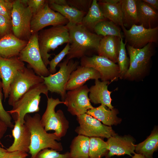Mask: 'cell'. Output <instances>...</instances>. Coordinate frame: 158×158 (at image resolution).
I'll return each mask as SVG.
<instances>
[{
  "instance_id": "5bb4252c",
  "label": "cell",
  "mask_w": 158,
  "mask_h": 158,
  "mask_svg": "<svg viewBox=\"0 0 158 158\" xmlns=\"http://www.w3.org/2000/svg\"><path fill=\"white\" fill-rule=\"evenodd\" d=\"M89 89L87 85L68 91L64 101L67 111L72 115L78 116L86 113L93 107L90 101L88 93Z\"/></svg>"
},
{
  "instance_id": "9a60e30c",
  "label": "cell",
  "mask_w": 158,
  "mask_h": 158,
  "mask_svg": "<svg viewBox=\"0 0 158 158\" xmlns=\"http://www.w3.org/2000/svg\"><path fill=\"white\" fill-rule=\"evenodd\" d=\"M68 23L65 17L51 9L46 0L44 7L33 16L30 23L31 32L32 35L47 26L64 25Z\"/></svg>"
},
{
  "instance_id": "4316f807",
  "label": "cell",
  "mask_w": 158,
  "mask_h": 158,
  "mask_svg": "<svg viewBox=\"0 0 158 158\" xmlns=\"http://www.w3.org/2000/svg\"><path fill=\"white\" fill-rule=\"evenodd\" d=\"M158 149V128L155 126L145 140L135 145V152L147 158H153L154 153Z\"/></svg>"
},
{
  "instance_id": "8992f818",
  "label": "cell",
  "mask_w": 158,
  "mask_h": 158,
  "mask_svg": "<svg viewBox=\"0 0 158 158\" xmlns=\"http://www.w3.org/2000/svg\"><path fill=\"white\" fill-rule=\"evenodd\" d=\"M47 98V106L41 118V123L46 131L53 130L54 133L61 138L66 134L69 128V122L61 110L56 112L55 109L60 104H64L65 102L60 101L58 98L55 99L51 97Z\"/></svg>"
},
{
  "instance_id": "d590c367",
  "label": "cell",
  "mask_w": 158,
  "mask_h": 158,
  "mask_svg": "<svg viewBox=\"0 0 158 158\" xmlns=\"http://www.w3.org/2000/svg\"><path fill=\"white\" fill-rule=\"evenodd\" d=\"M68 5L86 13L88 12L92 0H67Z\"/></svg>"
},
{
  "instance_id": "44dd1931",
  "label": "cell",
  "mask_w": 158,
  "mask_h": 158,
  "mask_svg": "<svg viewBox=\"0 0 158 158\" xmlns=\"http://www.w3.org/2000/svg\"><path fill=\"white\" fill-rule=\"evenodd\" d=\"M28 41L19 39L13 33L0 38V56L5 58L18 56Z\"/></svg>"
},
{
  "instance_id": "484cf974",
  "label": "cell",
  "mask_w": 158,
  "mask_h": 158,
  "mask_svg": "<svg viewBox=\"0 0 158 158\" xmlns=\"http://www.w3.org/2000/svg\"><path fill=\"white\" fill-rule=\"evenodd\" d=\"M48 4L51 9L59 12L68 20V23L66 25L67 28L81 24L83 18L87 13L68 5H60L54 3Z\"/></svg>"
},
{
  "instance_id": "7bdbcfd3",
  "label": "cell",
  "mask_w": 158,
  "mask_h": 158,
  "mask_svg": "<svg viewBox=\"0 0 158 158\" xmlns=\"http://www.w3.org/2000/svg\"><path fill=\"white\" fill-rule=\"evenodd\" d=\"M145 2L147 4L153 8L158 10V0H142Z\"/></svg>"
},
{
  "instance_id": "ffe728a7",
  "label": "cell",
  "mask_w": 158,
  "mask_h": 158,
  "mask_svg": "<svg viewBox=\"0 0 158 158\" xmlns=\"http://www.w3.org/2000/svg\"><path fill=\"white\" fill-rule=\"evenodd\" d=\"M95 83L89 88V98L90 102L95 104L104 105L110 109H113L114 107L111 104L112 92L108 89L109 81H101L97 79L95 80Z\"/></svg>"
},
{
  "instance_id": "d6986e66",
  "label": "cell",
  "mask_w": 158,
  "mask_h": 158,
  "mask_svg": "<svg viewBox=\"0 0 158 158\" xmlns=\"http://www.w3.org/2000/svg\"><path fill=\"white\" fill-rule=\"evenodd\" d=\"M99 79H100V75L96 70L92 68L78 65L71 73L66 89L68 91L72 90L83 86L89 80Z\"/></svg>"
},
{
  "instance_id": "f35d334b",
  "label": "cell",
  "mask_w": 158,
  "mask_h": 158,
  "mask_svg": "<svg viewBox=\"0 0 158 158\" xmlns=\"http://www.w3.org/2000/svg\"><path fill=\"white\" fill-rule=\"evenodd\" d=\"M26 2L34 15L44 7L46 3V0H26Z\"/></svg>"
},
{
  "instance_id": "ab89813d",
  "label": "cell",
  "mask_w": 158,
  "mask_h": 158,
  "mask_svg": "<svg viewBox=\"0 0 158 158\" xmlns=\"http://www.w3.org/2000/svg\"><path fill=\"white\" fill-rule=\"evenodd\" d=\"M0 87V116L6 123L8 127L12 128L14 125L11 122L12 118L10 114L6 111L2 104V95Z\"/></svg>"
},
{
  "instance_id": "74e56055",
  "label": "cell",
  "mask_w": 158,
  "mask_h": 158,
  "mask_svg": "<svg viewBox=\"0 0 158 158\" xmlns=\"http://www.w3.org/2000/svg\"><path fill=\"white\" fill-rule=\"evenodd\" d=\"M13 0H0V15L11 20Z\"/></svg>"
},
{
  "instance_id": "d6a6232c",
  "label": "cell",
  "mask_w": 158,
  "mask_h": 158,
  "mask_svg": "<svg viewBox=\"0 0 158 158\" xmlns=\"http://www.w3.org/2000/svg\"><path fill=\"white\" fill-rule=\"evenodd\" d=\"M126 43L123 42V38H121L117 62L120 71L119 78L120 79H123L130 64L129 59L127 56L126 48Z\"/></svg>"
},
{
  "instance_id": "f546056e",
  "label": "cell",
  "mask_w": 158,
  "mask_h": 158,
  "mask_svg": "<svg viewBox=\"0 0 158 158\" xmlns=\"http://www.w3.org/2000/svg\"><path fill=\"white\" fill-rule=\"evenodd\" d=\"M106 19L99 7L97 1L93 0L88 12L83 18L81 24L92 32L94 31V28L99 23Z\"/></svg>"
},
{
  "instance_id": "ee69618b",
  "label": "cell",
  "mask_w": 158,
  "mask_h": 158,
  "mask_svg": "<svg viewBox=\"0 0 158 158\" xmlns=\"http://www.w3.org/2000/svg\"><path fill=\"white\" fill-rule=\"evenodd\" d=\"M48 3H54L60 5H68L67 1L66 0H47Z\"/></svg>"
},
{
  "instance_id": "f6af8a7d",
  "label": "cell",
  "mask_w": 158,
  "mask_h": 158,
  "mask_svg": "<svg viewBox=\"0 0 158 158\" xmlns=\"http://www.w3.org/2000/svg\"><path fill=\"white\" fill-rule=\"evenodd\" d=\"M8 152L7 150L0 147V158H5Z\"/></svg>"
},
{
  "instance_id": "7a4b0ae2",
  "label": "cell",
  "mask_w": 158,
  "mask_h": 158,
  "mask_svg": "<svg viewBox=\"0 0 158 158\" xmlns=\"http://www.w3.org/2000/svg\"><path fill=\"white\" fill-rule=\"evenodd\" d=\"M68 28L70 42L67 60L81 58L90 51H97L102 36L92 32L82 24Z\"/></svg>"
},
{
  "instance_id": "1f68e13d",
  "label": "cell",
  "mask_w": 158,
  "mask_h": 158,
  "mask_svg": "<svg viewBox=\"0 0 158 158\" xmlns=\"http://www.w3.org/2000/svg\"><path fill=\"white\" fill-rule=\"evenodd\" d=\"M89 138V158H102L105 156L108 151L106 142L100 137Z\"/></svg>"
},
{
  "instance_id": "cb8c5ba5",
  "label": "cell",
  "mask_w": 158,
  "mask_h": 158,
  "mask_svg": "<svg viewBox=\"0 0 158 158\" xmlns=\"http://www.w3.org/2000/svg\"><path fill=\"white\" fill-rule=\"evenodd\" d=\"M121 0H101L97 1V3L104 17L121 27L123 26Z\"/></svg>"
},
{
  "instance_id": "f1b7e54d",
  "label": "cell",
  "mask_w": 158,
  "mask_h": 158,
  "mask_svg": "<svg viewBox=\"0 0 158 158\" xmlns=\"http://www.w3.org/2000/svg\"><path fill=\"white\" fill-rule=\"evenodd\" d=\"M90 138L78 135L72 140L69 152L70 158H89Z\"/></svg>"
},
{
  "instance_id": "52a82bcc",
  "label": "cell",
  "mask_w": 158,
  "mask_h": 158,
  "mask_svg": "<svg viewBox=\"0 0 158 158\" xmlns=\"http://www.w3.org/2000/svg\"><path fill=\"white\" fill-rule=\"evenodd\" d=\"M33 15L26 0H13L11 20L12 33L22 40L28 41L32 34L30 23Z\"/></svg>"
},
{
  "instance_id": "8fae6325",
  "label": "cell",
  "mask_w": 158,
  "mask_h": 158,
  "mask_svg": "<svg viewBox=\"0 0 158 158\" xmlns=\"http://www.w3.org/2000/svg\"><path fill=\"white\" fill-rule=\"evenodd\" d=\"M76 120L79 125L75 131L78 135L108 138L116 134L111 126L102 124L87 113L77 116Z\"/></svg>"
},
{
  "instance_id": "e0dca14e",
  "label": "cell",
  "mask_w": 158,
  "mask_h": 158,
  "mask_svg": "<svg viewBox=\"0 0 158 158\" xmlns=\"http://www.w3.org/2000/svg\"><path fill=\"white\" fill-rule=\"evenodd\" d=\"M107 139L106 142L108 151L105 156L106 158L125 154L132 157V154L135 152V140L131 135L122 136L116 133Z\"/></svg>"
},
{
  "instance_id": "30bf717a",
  "label": "cell",
  "mask_w": 158,
  "mask_h": 158,
  "mask_svg": "<svg viewBox=\"0 0 158 158\" xmlns=\"http://www.w3.org/2000/svg\"><path fill=\"white\" fill-rule=\"evenodd\" d=\"M38 33L32 35L26 45L18 57L20 61L28 63L37 75L46 77L50 74L42 58L38 43Z\"/></svg>"
},
{
  "instance_id": "8d00e7d4",
  "label": "cell",
  "mask_w": 158,
  "mask_h": 158,
  "mask_svg": "<svg viewBox=\"0 0 158 158\" xmlns=\"http://www.w3.org/2000/svg\"><path fill=\"white\" fill-rule=\"evenodd\" d=\"M11 33H12L11 20L0 15V36L1 37Z\"/></svg>"
},
{
  "instance_id": "2e32d148",
  "label": "cell",
  "mask_w": 158,
  "mask_h": 158,
  "mask_svg": "<svg viewBox=\"0 0 158 158\" xmlns=\"http://www.w3.org/2000/svg\"><path fill=\"white\" fill-rule=\"evenodd\" d=\"M25 67L18 56L5 58L0 56V78L4 100L8 97L10 86L16 76Z\"/></svg>"
},
{
  "instance_id": "d4e9b609",
  "label": "cell",
  "mask_w": 158,
  "mask_h": 158,
  "mask_svg": "<svg viewBox=\"0 0 158 158\" xmlns=\"http://www.w3.org/2000/svg\"><path fill=\"white\" fill-rule=\"evenodd\" d=\"M86 113L108 126L117 125L120 123L122 121L121 118L117 116L119 113L117 109L114 108L112 109H107L103 104L88 110Z\"/></svg>"
},
{
  "instance_id": "ac0fdd59",
  "label": "cell",
  "mask_w": 158,
  "mask_h": 158,
  "mask_svg": "<svg viewBox=\"0 0 158 158\" xmlns=\"http://www.w3.org/2000/svg\"><path fill=\"white\" fill-rule=\"evenodd\" d=\"M12 134L14 138V142L6 149L8 151L29 152L31 133L25 123L21 124L18 119L15 120Z\"/></svg>"
},
{
  "instance_id": "60d3db41",
  "label": "cell",
  "mask_w": 158,
  "mask_h": 158,
  "mask_svg": "<svg viewBox=\"0 0 158 158\" xmlns=\"http://www.w3.org/2000/svg\"><path fill=\"white\" fill-rule=\"evenodd\" d=\"M28 156L27 152L20 151L9 152L5 158H25Z\"/></svg>"
},
{
  "instance_id": "7c38bea8",
  "label": "cell",
  "mask_w": 158,
  "mask_h": 158,
  "mask_svg": "<svg viewBox=\"0 0 158 158\" xmlns=\"http://www.w3.org/2000/svg\"><path fill=\"white\" fill-rule=\"evenodd\" d=\"M125 42L135 48H142L148 43L157 44L158 41V27L146 28L142 25H134L129 29L121 27Z\"/></svg>"
},
{
  "instance_id": "e575fe53",
  "label": "cell",
  "mask_w": 158,
  "mask_h": 158,
  "mask_svg": "<svg viewBox=\"0 0 158 158\" xmlns=\"http://www.w3.org/2000/svg\"><path fill=\"white\" fill-rule=\"evenodd\" d=\"M34 158H70L69 152L60 153L58 151L52 149L46 148L39 152Z\"/></svg>"
},
{
  "instance_id": "bcb514c9",
  "label": "cell",
  "mask_w": 158,
  "mask_h": 158,
  "mask_svg": "<svg viewBox=\"0 0 158 158\" xmlns=\"http://www.w3.org/2000/svg\"><path fill=\"white\" fill-rule=\"evenodd\" d=\"M134 155L132 156L131 158H147L143 155L139 154H137L135 152L134 154Z\"/></svg>"
},
{
  "instance_id": "277c9868",
  "label": "cell",
  "mask_w": 158,
  "mask_h": 158,
  "mask_svg": "<svg viewBox=\"0 0 158 158\" xmlns=\"http://www.w3.org/2000/svg\"><path fill=\"white\" fill-rule=\"evenodd\" d=\"M48 90L44 82L31 87L14 104L13 108L7 111L15 121L18 119L22 124L25 123V116L29 113L39 111L41 94L48 97Z\"/></svg>"
},
{
  "instance_id": "ba28073f",
  "label": "cell",
  "mask_w": 158,
  "mask_h": 158,
  "mask_svg": "<svg viewBox=\"0 0 158 158\" xmlns=\"http://www.w3.org/2000/svg\"><path fill=\"white\" fill-rule=\"evenodd\" d=\"M79 62L73 59L68 60L66 59L60 63L57 66L59 71L53 74H50L46 77L41 76L49 91L56 93L61 96L64 101L66 94V86L71 73L76 69Z\"/></svg>"
},
{
  "instance_id": "4dcf8cb0",
  "label": "cell",
  "mask_w": 158,
  "mask_h": 158,
  "mask_svg": "<svg viewBox=\"0 0 158 158\" xmlns=\"http://www.w3.org/2000/svg\"><path fill=\"white\" fill-rule=\"evenodd\" d=\"M94 31L96 34L103 37L114 36L123 38L124 36L118 26L111 21L106 20L99 23L94 28Z\"/></svg>"
},
{
  "instance_id": "83f0119b",
  "label": "cell",
  "mask_w": 158,
  "mask_h": 158,
  "mask_svg": "<svg viewBox=\"0 0 158 158\" xmlns=\"http://www.w3.org/2000/svg\"><path fill=\"white\" fill-rule=\"evenodd\" d=\"M121 9L123 26L127 29L138 25L136 0H121Z\"/></svg>"
},
{
  "instance_id": "c3c4849f",
  "label": "cell",
  "mask_w": 158,
  "mask_h": 158,
  "mask_svg": "<svg viewBox=\"0 0 158 158\" xmlns=\"http://www.w3.org/2000/svg\"><path fill=\"white\" fill-rule=\"evenodd\" d=\"M1 38V37H0V38Z\"/></svg>"
},
{
  "instance_id": "5b68a950",
  "label": "cell",
  "mask_w": 158,
  "mask_h": 158,
  "mask_svg": "<svg viewBox=\"0 0 158 158\" xmlns=\"http://www.w3.org/2000/svg\"><path fill=\"white\" fill-rule=\"evenodd\" d=\"M38 41L42 60L47 67L51 55L48 53L59 46L70 43L68 29L66 25H58L42 29L38 32Z\"/></svg>"
},
{
  "instance_id": "6da1fadb",
  "label": "cell",
  "mask_w": 158,
  "mask_h": 158,
  "mask_svg": "<svg viewBox=\"0 0 158 158\" xmlns=\"http://www.w3.org/2000/svg\"><path fill=\"white\" fill-rule=\"evenodd\" d=\"M40 115L37 113L31 116L29 114L25 116V124L31 133V141L29 153L31 158H34L41 150L50 148L57 151L63 150L61 140L54 133H49L45 130L41 122Z\"/></svg>"
},
{
  "instance_id": "3957f363",
  "label": "cell",
  "mask_w": 158,
  "mask_h": 158,
  "mask_svg": "<svg viewBox=\"0 0 158 158\" xmlns=\"http://www.w3.org/2000/svg\"><path fill=\"white\" fill-rule=\"evenodd\" d=\"M126 47L130 64L123 79L131 81L142 80L150 71L151 58L155 52L154 44L149 43L141 49L135 48L128 44Z\"/></svg>"
},
{
  "instance_id": "b9f144b4",
  "label": "cell",
  "mask_w": 158,
  "mask_h": 158,
  "mask_svg": "<svg viewBox=\"0 0 158 158\" xmlns=\"http://www.w3.org/2000/svg\"><path fill=\"white\" fill-rule=\"evenodd\" d=\"M8 126L6 123L2 119L0 116V145L3 146L1 140L6 133Z\"/></svg>"
},
{
  "instance_id": "7402d4cb",
  "label": "cell",
  "mask_w": 158,
  "mask_h": 158,
  "mask_svg": "<svg viewBox=\"0 0 158 158\" xmlns=\"http://www.w3.org/2000/svg\"><path fill=\"white\" fill-rule=\"evenodd\" d=\"M138 25L146 28H153L158 26L157 11L142 0H136Z\"/></svg>"
},
{
  "instance_id": "603a6c76",
  "label": "cell",
  "mask_w": 158,
  "mask_h": 158,
  "mask_svg": "<svg viewBox=\"0 0 158 158\" xmlns=\"http://www.w3.org/2000/svg\"><path fill=\"white\" fill-rule=\"evenodd\" d=\"M120 42L121 38L117 36L103 37L97 51L98 55L106 57L115 63H117Z\"/></svg>"
},
{
  "instance_id": "4fadbf2b",
  "label": "cell",
  "mask_w": 158,
  "mask_h": 158,
  "mask_svg": "<svg viewBox=\"0 0 158 158\" xmlns=\"http://www.w3.org/2000/svg\"><path fill=\"white\" fill-rule=\"evenodd\" d=\"M81 66L92 68L97 71L102 81H115L119 78L118 64L108 58L99 55L91 57L85 56L81 58Z\"/></svg>"
},
{
  "instance_id": "836d02e7",
  "label": "cell",
  "mask_w": 158,
  "mask_h": 158,
  "mask_svg": "<svg viewBox=\"0 0 158 158\" xmlns=\"http://www.w3.org/2000/svg\"><path fill=\"white\" fill-rule=\"evenodd\" d=\"M70 49V43H68L63 49L50 61L49 63V70L50 74H53L56 72V66L65 56L68 54Z\"/></svg>"
},
{
  "instance_id": "9c48e42d",
  "label": "cell",
  "mask_w": 158,
  "mask_h": 158,
  "mask_svg": "<svg viewBox=\"0 0 158 158\" xmlns=\"http://www.w3.org/2000/svg\"><path fill=\"white\" fill-rule=\"evenodd\" d=\"M44 82L41 76L30 68L25 67L17 73L10 86L8 103L13 106L31 87Z\"/></svg>"
},
{
  "instance_id": "7dc6e473",
  "label": "cell",
  "mask_w": 158,
  "mask_h": 158,
  "mask_svg": "<svg viewBox=\"0 0 158 158\" xmlns=\"http://www.w3.org/2000/svg\"><path fill=\"white\" fill-rule=\"evenodd\" d=\"M0 87L1 88H2V83H1V80H0Z\"/></svg>"
}]
</instances>
